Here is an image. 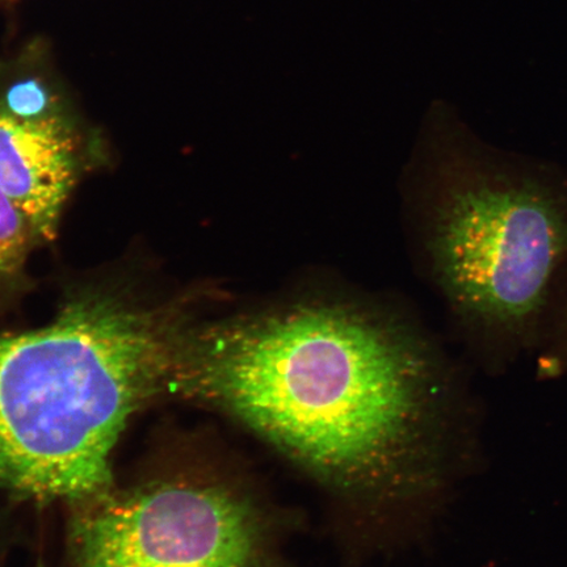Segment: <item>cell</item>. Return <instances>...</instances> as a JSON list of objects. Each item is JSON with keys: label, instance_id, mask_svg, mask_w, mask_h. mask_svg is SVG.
Instances as JSON below:
<instances>
[{"label": "cell", "instance_id": "cell-1", "mask_svg": "<svg viewBox=\"0 0 567 567\" xmlns=\"http://www.w3.org/2000/svg\"><path fill=\"white\" fill-rule=\"evenodd\" d=\"M168 388L243 423L346 498L431 491L442 390L417 340L344 305L305 303L189 329Z\"/></svg>", "mask_w": 567, "mask_h": 567}, {"label": "cell", "instance_id": "cell-2", "mask_svg": "<svg viewBox=\"0 0 567 567\" xmlns=\"http://www.w3.org/2000/svg\"><path fill=\"white\" fill-rule=\"evenodd\" d=\"M188 331L172 308L73 297L52 323L0 334V487L89 502L110 492L127 421L168 386Z\"/></svg>", "mask_w": 567, "mask_h": 567}, {"label": "cell", "instance_id": "cell-3", "mask_svg": "<svg viewBox=\"0 0 567 567\" xmlns=\"http://www.w3.org/2000/svg\"><path fill=\"white\" fill-rule=\"evenodd\" d=\"M453 168L434 237L446 293L493 334H537L567 257V167L470 146Z\"/></svg>", "mask_w": 567, "mask_h": 567}, {"label": "cell", "instance_id": "cell-4", "mask_svg": "<svg viewBox=\"0 0 567 567\" xmlns=\"http://www.w3.org/2000/svg\"><path fill=\"white\" fill-rule=\"evenodd\" d=\"M84 503L73 524L76 567H272L268 515L221 482H166Z\"/></svg>", "mask_w": 567, "mask_h": 567}, {"label": "cell", "instance_id": "cell-5", "mask_svg": "<svg viewBox=\"0 0 567 567\" xmlns=\"http://www.w3.org/2000/svg\"><path fill=\"white\" fill-rule=\"evenodd\" d=\"M76 174V142L62 116L27 122L0 110V190L39 243L55 238Z\"/></svg>", "mask_w": 567, "mask_h": 567}, {"label": "cell", "instance_id": "cell-6", "mask_svg": "<svg viewBox=\"0 0 567 567\" xmlns=\"http://www.w3.org/2000/svg\"><path fill=\"white\" fill-rule=\"evenodd\" d=\"M35 243L39 238L23 213L0 190V290L20 282Z\"/></svg>", "mask_w": 567, "mask_h": 567}, {"label": "cell", "instance_id": "cell-7", "mask_svg": "<svg viewBox=\"0 0 567 567\" xmlns=\"http://www.w3.org/2000/svg\"><path fill=\"white\" fill-rule=\"evenodd\" d=\"M0 110L27 122L60 116L52 92L33 78L11 84L0 99Z\"/></svg>", "mask_w": 567, "mask_h": 567}, {"label": "cell", "instance_id": "cell-8", "mask_svg": "<svg viewBox=\"0 0 567 567\" xmlns=\"http://www.w3.org/2000/svg\"><path fill=\"white\" fill-rule=\"evenodd\" d=\"M551 329L567 340V257L553 284L542 330Z\"/></svg>", "mask_w": 567, "mask_h": 567}]
</instances>
